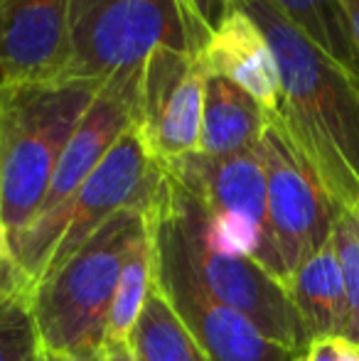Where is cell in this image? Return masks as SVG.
<instances>
[{
  "instance_id": "3957f363",
  "label": "cell",
  "mask_w": 359,
  "mask_h": 361,
  "mask_svg": "<svg viewBox=\"0 0 359 361\" xmlns=\"http://www.w3.org/2000/svg\"><path fill=\"white\" fill-rule=\"evenodd\" d=\"M150 207H128L104 224L69 261L32 288L42 349L54 359H91L106 347V322L135 233Z\"/></svg>"
},
{
  "instance_id": "30bf717a",
  "label": "cell",
  "mask_w": 359,
  "mask_h": 361,
  "mask_svg": "<svg viewBox=\"0 0 359 361\" xmlns=\"http://www.w3.org/2000/svg\"><path fill=\"white\" fill-rule=\"evenodd\" d=\"M163 165L150 157L135 126L111 147L64 214V228L44 273L74 256L109 219L128 207H150L163 185ZM42 273V276H44Z\"/></svg>"
},
{
  "instance_id": "d6986e66",
  "label": "cell",
  "mask_w": 359,
  "mask_h": 361,
  "mask_svg": "<svg viewBox=\"0 0 359 361\" xmlns=\"http://www.w3.org/2000/svg\"><path fill=\"white\" fill-rule=\"evenodd\" d=\"M42 352L32 290L23 288L0 298V361H32Z\"/></svg>"
},
{
  "instance_id": "4fadbf2b",
  "label": "cell",
  "mask_w": 359,
  "mask_h": 361,
  "mask_svg": "<svg viewBox=\"0 0 359 361\" xmlns=\"http://www.w3.org/2000/svg\"><path fill=\"white\" fill-rule=\"evenodd\" d=\"M207 72L224 76L251 96L269 116L281 109V74L278 59L264 27L231 3L214 20V27L202 49Z\"/></svg>"
},
{
  "instance_id": "f546056e",
  "label": "cell",
  "mask_w": 359,
  "mask_h": 361,
  "mask_svg": "<svg viewBox=\"0 0 359 361\" xmlns=\"http://www.w3.org/2000/svg\"><path fill=\"white\" fill-rule=\"evenodd\" d=\"M135 361H140V359H138V357H135Z\"/></svg>"
},
{
  "instance_id": "f1b7e54d",
  "label": "cell",
  "mask_w": 359,
  "mask_h": 361,
  "mask_svg": "<svg viewBox=\"0 0 359 361\" xmlns=\"http://www.w3.org/2000/svg\"><path fill=\"white\" fill-rule=\"evenodd\" d=\"M219 3H221V10H224V8H229V5L234 3V0H219Z\"/></svg>"
},
{
  "instance_id": "484cf974",
  "label": "cell",
  "mask_w": 359,
  "mask_h": 361,
  "mask_svg": "<svg viewBox=\"0 0 359 361\" xmlns=\"http://www.w3.org/2000/svg\"><path fill=\"white\" fill-rule=\"evenodd\" d=\"M3 261H10V236L0 224V263Z\"/></svg>"
},
{
  "instance_id": "9c48e42d",
  "label": "cell",
  "mask_w": 359,
  "mask_h": 361,
  "mask_svg": "<svg viewBox=\"0 0 359 361\" xmlns=\"http://www.w3.org/2000/svg\"><path fill=\"white\" fill-rule=\"evenodd\" d=\"M200 54L163 49L148 59L138 84L135 130L160 165L200 150L207 86Z\"/></svg>"
},
{
  "instance_id": "e0dca14e",
  "label": "cell",
  "mask_w": 359,
  "mask_h": 361,
  "mask_svg": "<svg viewBox=\"0 0 359 361\" xmlns=\"http://www.w3.org/2000/svg\"><path fill=\"white\" fill-rule=\"evenodd\" d=\"M128 344L140 361H209L155 286Z\"/></svg>"
},
{
  "instance_id": "cb8c5ba5",
  "label": "cell",
  "mask_w": 359,
  "mask_h": 361,
  "mask_svg": "<svg viewBox=\"0 0 359 361\" xmlns=\"http://www.w3.org/2000/svg\"><path fill=\"white\" fill-rule=\"evenodd\" d=\"M342 8H345V13H347V23H350L355 49L359 54V0H342Z\"/></svg>"
},
{
  "instance_id": "277c9868",
  "label": "cell",
  "mask_w": 359,
  "mask_h": 361,
  "mask_svg": "<svg viewBox=\"0 0 359 361\" xmlns=\"http://www.w3.org/2000/svg\"><path fill=\"white\" fill-rule=\"evenodd\" d=\"M212 27L192 20L180 0H72L62 79L104 84L140 74L163 49L202 54Z\"/></svg>"
},
{
  "instance_id": "44dd1931",
  "label": "cell",
  "mask_w": 359,
  "mask_h": 361,
  "mask_svg": "<svg viewBox=\"0 0 359 361\" xmlns=\"http://www.w3.org/2000/svg\"><path fill=\"white\" fill-rule=\"evenodd\" d=\"M298 361H359V344L347 337H320L308 342Z\"/></svg>"
},
{
  "instance_id": "8992f818",
  "label": "cell",
  "mask_w": 359,
  "mask_h": 361,
  "mask_svg": "<svg viewBox=\"0 0 359 361\" xmlns=\"http://www.w3.org/2000/svg\"><path fill=\"white\" fill-rule=\"evenodd\" d=\"M165 177V175H163ZM153 238V286L175 310L209 361H298V354L266 337L241 312L224 305L197 278L163 204V185L148 209Z\"/></svg>"
},
{
  "instance_id": "ac0fdd59",
  "label": "cell",
  "mask_w": 359,
  "mask_h": 361,
  "mask_svg": "<svg viewBox=\"0 0 359 361\" xmlns=\"http://www.w3.org/2000/svg\"><path fill=\"white\" fill-rule=\"evenodd\" d=\"M308 39L359 79V54L342 0H271Z\"/></svg>"
},
{
  "instance_id": "4316f807",
  "label": "cell",
  "mask_w": 359,
  "mask_h": 361,
  "mask_svg": "<svg viewBox=\"0 0 359 361\" xmlns=\"http://www.w3.org/2000/svg\"><path fill=\"white\" fill-rule=\"evenodd\" d=\"M99 357H101V354H99ZM99 357H91V359H54V361H99Z\"/></svg>"
},
{
  "instance_id": "8fae6325",
  "label": "cell",
  "mask_w": 359,
  "mask_h": 361,
  "mask_svg": "<svg viewBox=\"0 0 359 361\" xmlns=\"http://www.w3.org/2000/svg\"><path fill=\"white\" fill-rule=\"evenodd\" d=\"M72 0H0V86L62 79Z\"/></svg>"
},
{
  "instance_id": "83f0119b",
  "label": "cell",
  "mask_w": 359,
  "mask_h": 361,
  "mask_svg": "<svg viewBox=\"0 0 359 361\" xmlns=\"http://www.w3.org/2000/svg\"><path fill=\"white\" fill-rule=\"evenodd\" d=\"M32 361H54L52 357H49V354L47 352H42V354H39V357L37 359H32Z\"/></svg>"
},
{
  "instance_id": "ba28073f",
  "label": "cell",
  "mask_w": 359,
  "mask_h": 361,
  "mask_svg": "<svg viewBox=\"0 0 359 361\" xmlns=\"http://www.w3.org/2000/svg\"><path fill=\"white\" fill-rule=\"evenodd\" d=\"M259 152L266 167L273 248L291 281L293 271L332 238V226L340 207L322 190L317 177L298 155L273 116H269Z\"/></svg>"
},
{
  "instance_id": "52a82bcc",
  "label": "cell",
  "mask_w": 359,
  "mask_h": 361,
  "mask_svg": "<svg viewBox=\"0 0 359 361\" xmlns=\"http://www.w3.org/2000/svg\"><path fill=\"white\" fill-rule=\"evenodd\" d=\"M165 172V170H163ZM163 204L175 224L180 243L195 268L202 286L217 300L241 312L251 324L261 329L273 342L303 352L308 347V334L303 327L288 286L249 256H231L212 248L195 224L187 219L170 192L168 177H163Z\"/></svg>"
},
{
  "instance_id": "2e32d148",
  "label": "cell",
  "mask_w": 359,
  "mask_h": 361,
  "mask_svg": "<svg viewBox=\"0 0 359 361\" xmlns=\"http://www.w3.org/2000/svg\"><path fill=\"white\" fill-rule=\"evenodd\" d=\"M150 288H153V238H150V224L145 221V226L135 233L130 243L118 286H116L109 322H106V344L130 342V334L140 319Z\"/></svg>"
},
{
  "instance_id": "6da1fadb",
  "label": "cell",
  "mask_w": 359,
  "mask_h": 361,
  "mask_svg": "<svg viewBox=\"0 0 359 361\" xmlns=\"http://www.w3.org/2000/svg\"><path fill=\"white\" fill-rule=\"evenodd\" d=\"M264 27L281 74L273 116L340 209L359 214V79L271 0H234Z\"/></svg>"
},
{
  "instance_id": "603a6c76",
  "label": "cell",
  "mask_w": 359,
  "mask_h": 361,
  "mask_svg": "<svg viewBox=\"0 0 359 361\" xmlns=\"http://www.w3.org/2000/svg\"><path fill=\"white\" fill-rule=\"evenodd\" d=\"M99 361H135L130 344H106Z\"/></svg>"
},
{
  "instance_id": "d4e9b609",
  "label": "cell",
  "mask_w": 359,
  "mask_h": 361,
  "mask_svg": "<svg viewBox=\"0 0 359 361\" xmlns=\"http://www.w3.org/2000/svg\"><path fill=\"white\" fill-rule=\"evenodd\" d=\"M180 3H182V8H185L187 13H190V18H192V20H197V23H202V25H209V27L214 25V23L209 20V15L205 13V8H202L200 0H180Z\"/></svg>"
},
{
  "instance_id": "5bb4252c",
  "label": "cell",
  "mask_w": 359,
  "mask_h": 361,
  "mask_svg": "<svg viewBox=\"0 0 359 361\" xmlns=\"http://www.w3.org/2000/svg\"><path fill=\"white\" fill-rule=\"evenodd\" d=\"M288 293L310 342L320 337H345L347 290L332 238L293 271Z\"/></svg>"
},
{
  "instance_id": "7a4b0ae2",
  "label": "cell",
  "mask_w": 359,
  "mask_h": 361,
  "mask_svg": "<svg viewBox=\"0 0 359 361\" xmlns=\"http://www.w3.org/2000/svg\"><path fill=\"white\" fill-rule=\"evenodd\" d=\"M99 89L87 79L0 86V224L8 236L37 214L54 167Z\"/></svg>"
},
{
  "instance_id": "9a60e30c",
  "label": "cell",
  "mask_w": 359,
  "mask_h": 361,
  "mask_svg": "<svg viewBox=\"0 0 359 361\" xmlns=\"http://www.w3.org/2000/svg\"><path fill=\"white\" fill-rule=\"evenodd\" d=\"M269 126V114L246 91L224 76H207L202 109L200 150L224 157L259 147Z\"/></svg>"
},
{
  "instance_id": "5b68a950",
  "label": "cell",
  "mask_w": 359,
  "mask_h": 361,
  "mask_svg": "<svg viewBox=\"0 0 359 361\" xmlns=\"http://www.w3.org/2000/svg\"><path fill=\"white\" fill-rule=\"evenodd\" d=\"M140 74H126L101 84L99 94L79 121L77 130L54 167L37 214L23 231L10 236V258L32 288L39 283L49 256L62 236L64 214L72 200L91 172L111 152V147L135 126Z\"/></svg>"
},
{
  "instance_id": "ffe728a7",
  "label": "cell",
  "mask_w": 359,
  "mask_h": 361,
  "mask_svg": "<svg viewBox=\"0 0 359 361\" xmlns=\"http://www.w3.org/2000/svg\"><path fill=\"white\" fill-rule=\"evenodd\" d=\"M337 261L347 290V332L345 337L359 344V214L340 209L332 226Z\"/></svg>"
},
{
  "instance_id": "7c38bea8",
  "label": "cell",
  "mask_w": 359,
  "mask_h": 361,
  "mask_svg": "<svg viewBox=\"0 0 359 361\" xmlns=\"http://www.w3.org/2000/svg\"><path fill=\"white\" fill-rule=\"evenodd\" d=\"M163 170L207 209L241 216L271 236L266 167L259 147L224 157L190 152L163 165Z\"/></svg>"
},
{
  "instance_id": "7402d4cb",
  "label": "cell",
  "mask_w": 359,
  "mask_h": 361,
  "mask_svg": "<svg viewBox=\"0 0 359 361\" xmlns=\"http://www.w3.org/2000/svg\"><path fill=\"white\" fill-rule=\"evenodd\" d=\"M23 288L32 290L30 281L23 276V273H20V268L13 263V258L0 263V298H5V295L15 293V290H23Z\"/></svg>"
}]
</instances>
